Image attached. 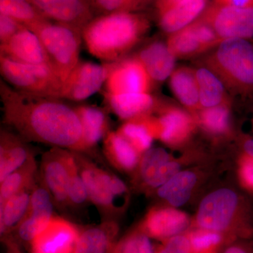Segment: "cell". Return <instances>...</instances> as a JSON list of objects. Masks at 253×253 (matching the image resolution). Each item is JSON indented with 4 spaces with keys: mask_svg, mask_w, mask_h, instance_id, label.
<instances>
[{
    "mask_svg": "<svg viewBox=\"0 0 253 253\" xmlns=\"http://www.w3.org/2000/svg\"><path fill=\"white\" fill-rule=\"evenodd\" d=\"M3 120L26 141L84 153L83 129L74 108L61 99L27 94L0 82Z\"/></svg>",
    "mask_w": 253,
    "mask_h": 253,
    "instance_id": "6da1fadb",
    "label": "cell"
},
{
    "mask_svg": "<svg viewBox=\"0 0 253 253\" xmlns=\"http://www.w3.org/2000/svg\"><path fill=\"white\" fill-rule=\"evenodd\" d=\"M149 28V22L131 11L100 15L82 31L89 54L104 63L123 59Z\"/></svg>",
    "mask_w": 253,
    "mask_h": 253,
    "instance_id": "7a4b0ae2",
    "label": "cell"
},
{
    "mask_svg": "<svg viewBox=\"0 0 253 253\" xmlns=\"http://www.w3.org/2000/svg\"><path fill=\"white\" fill-rule=\"evenodd\" d=\"M224 84L239 92L253 91V45L247 40H224L207 61Z\"/></svg>",
    "mask_w": 253,
    "mask_h": 253,
    "instance_id": "3957f363",
    "label": "cell"
},
{
    "mask_svg": "<svg viewBox=\"0 0 253 253\" xmlns=\"http://www.w3.org/2000/svg\"><path fill=\"white\" fill-rule=\"evenodd\" d=\"M73 152L90 203L111 220V217L118 215L126 208L129 199L127 187L117 176L98 167L83 153Z\"/></svg>",
    "mask_w": 253,
    "mask_h": 253,
    "instance_id": "277c9868",
    "label": "cell"
},
{
    "mask_svg": "<svg viewBox=\"0 0 253 253\" xmlns=\"http://www.w3.org/2000/svg\"><path fill=\"white\" fill-rule=\"evenodd\" d=\"M41 40L51 66L63 84L80 61L82 31L44 20L28 28Z\"/></svg>",
    "mask_w": 253,
    "mask_h": 253,
    "instance_id": "5b68a950",
    "label": "cell"
},
{
    "mask_svg": "<svg viewBox=\"0 0 253 253\" xmlns=\"http://www.w3.org/2000/svg\"><path fill=\"white\" fill-rule=\"evenodd\" d=\"M0 72L9 85L27 94L58 99L63 83L48 66L23 63L0 56Z\"/></svg>",
    "mask_w": 253,
    "mask_h": 253,
    "instance_id": "8992f818",
    "label": "cell"
},
{
    "mask_svg": "<svg viewBox=\"0 0 253 253\" xmlns=\"http://www.w3.org/2000/svg\"><path fill=\"white\" fill-rule=\"evenodd\" d=\"M241 204L234 191L221 189L208 195L200 205L196 222L200 229L220 233L241 216Z\"/></svg>",
    "mask_w": 253,
    "mask_h": 253,
    "instance_id": "52a82bcc",
    "label": "cell"
},
{
    "mask_svg": "<svg viewBox=\"0 0 253 253\" xmlns=\"http://www.w3.org/2000/svg\"><path fill=\"white\" fill-rule=\"evenodd\" d=\"M221 41L253 38V8H241L216 3L203 13Z\"/></svg>",
    "mask_w": 253,
    "mask_h": 253,
    "instance_id": "ba28073f",
    "label": "cell"
},
{
    "mask_svg": "<svg viewBox=\"0 0 253 253\" xmlns=\"http://www.w3.org/2000/svg\"><path fill=\"white\" fill-rule=\"evenodd\" d=\"M73 151L51 147L43 154L41 165V180L61 209L68 207V187Z\"/></svg>",
    "mask_w": 253,
    "mask_h": 253,
    "instance_id": "9c48e42d",
    "label": "cell"
},
{
    "mask_svg": "<svg viewBox=\"0 0 253 253\" xmlns=\"http://www.w3.org/2000/svg\"><path fill=\"white\" fill-rule=\"evenodd\" d=\"M111 63H96L80 60L63 83L58 99L81 101L99 91L106 83Z\"/></svg>",
    "mask_w": 253,
    "mask_h": 253,
    "instance_id": "30bf717a",
    "label": "cell"
},
{
    "mask_svg": "<svg viewBox=\"0 0 253 253\" xmlns=\"http://www.w3.org/2000/svg\"><path fill=\"white\" fill-rule=\"evenodd\" d=\"M153 82L136 56L111 63L105 83L106 94L150 93Z\"/></svg>",
    "mask_w": 253,
    "mask_h": 253,
    "instance_id": "8fae6325",
    "label": "cell"
},
{
    "mask_svg": "<svg viewBox=\"0 0 253 253\" xmlns=\"http://www.w3.org/2000/svg\"><path fill=\"white\" fill-rule=\"evenodd\" d=\"M221 42L213 28L200 18L171 34L167 44L176 58H188L217 46Z\"/></svg>",
    "mask_w": 253,
    "mask_h": 253,
    "instance_id": "7c38bea8",
    "label": "cell"
},
{
    "mask_svg": "<svg viewBox=\"0 0 253 253\" xmlns=\"http://www.w3.org/2000/svg\"><path fill=\"white\" fill-rule=\"evenodd\" d=\"M49 21L67 25L83 31L93 17L88 0H30Z\"/></svg>",
    "mask_w": 253,
    "mask_h": 253,
    "instance_id": "4fadbf2b",
    "label": "cell"
},
{
    "mask_svg": "<svg viewBox=\"0 0 253 253\" xmlns=\"http://www.w3.org/2000/svg\"><path fill=\"white\" fill-rule=\"evenodd\" d=\"M80 231L63 218L53 217L48 225L31 242L33 253H74Z\"/></svg>",
    "mask_w": 253,
    "mask_h": 253,
    "instance_id": "5bb4252c",
    "label": "cell"
},
{
    "mask_svg": "<svg viewBox=\"0 0 253 253\" xmlns=\"http://www.w3.org/2000/svg\"><path fill=\"white\" fill-rule=\"evenodd\" d=\"M0 56L18 62L51 68L49 56L41 40L28 28H23L9 41L0 44Z\"/></svg>",
    "mask_w": 253,
    "mask_h": 253,
    "instance_id": "9a60e30c",
    "label": "cell"
},
{
    "mask_svg": "<svg viewBox=\"0 0 253 253\" xmlns=\"http://www.w3.org/2000/svg\"><path fill=\"white\" fill-rule=\"evenodd\" d=\"M136 168L144 186L152 189L161 187L180 171L179 163L172 161L162 148H151L146 151Z\"/></svg>",
    "mask_w": 253,
    "mask_h": 253,
    "instance_id": "2e32d148",
    "label": "cell"
},
{
    "mask_svg": "<svg viewBox=\"0 0 253 253\" xmlns=\"http://www.w3.org/2000/svg\"><path fill=\"white\" fill-rule=\"evenodd\" d=\"M155 137L166 144H182L195 128V121L187 113L177 108L163 110L158 118L151 117Z\"/></svg>",
    "mask_w": 253,
    "mask_h": 253,
    "instance_id": "e0dca14e",
    "label": "cell"
},
{
    "mask_svg": "<svg viewBox=\"0 0 253 253\" xmlns=\"http://www.w3.org/2000/svg\"><path fill=\"white\" fill-rule=\"evenodd\" d=\"M185 213L173 208H154L143 221L142 231L158 239H169L179 235L189 226Z\"/></svg>",
    "mask_w": 253,
    "mask_h": 253,
    "instance_id": "ac0fdd59",
    "label": "cell"
},
{
    "mask_svg": "<svg viewBox=\"0 0 253 253\" xmlns=\"http://www.w3.org/2000/svg\"><path fill=\"white\" fill-rule=\"evenodd\" d=\"M104 99L110 111L126 121L150 116L156 105V99L150 93H104Z\"/></svg>",
    "mask_w": 253,
    "mask_h": 253,
    "instance_id": "d6986e66",
    "label": "cell"
},
{
    "mask_svg": "<svg viewBox=\"0 0 253 253\" xmlns=\"http://www.w3.org/2000/svg\"><path fill=\"white\" fill-rule=\"evenodd\" d=\"M136 56L142 63L153 83L166 81L174 71L175 56L168 44L161 42L150 43Z\"/></svg>",
    "mask_w": 253,
    "mask_h": 253,
    "instance_id": "ffe728a7",
    "label": "cell"
},
{
    "mask_svg": "<svg viewBox=\"0 0 253 253\" xmlns=\"http://www.w3.org/2000/svg\"><path fill=\"white\" fill-rule=\"evenodd\" d=\"M18 134L1 129L0 132V183L23 166L33 153Z\"/></svg>",
    "mask_w": 253,
    "mask_h": 253,
    "instance_id": "44dd1931",
    "label": "cell"
},
{
    "mask_svg": "<svg viewBox=\"0 0 253 253\" xmlns=\"http://www.w3.org/2000/svg\"><path fill=\"white\" fill-rule=\"evenodd\" d=\"M81 121L84 152L91 151L110 131L107 113L98 106L81 105L74 108Z\"/></svg>",
    "mask_w": 253,
    "mask_h": 253,
    "instance_id": "7402d4cb",
    "label": "cell"
},
{
    "mask_svg": "<svg viewBox=\"0 0 253 253\" xmlns=\"http://www.w3.org/2000/svg\"><path fill=\"white\" fill-rule=\"evenodd\" d=\"M104 153L113 167L123 172L137 168L142 155L117 131H109L104 136Z\"/></svg>",
    "mask_w": 253,
    "mask_h": 253,
    "instance_id": "603a6c76",
    "label": "cell"
},
{
    "mask_svg": "<svg viewBox=\"0 0 253 253\" xmlns=\"http://www.w3.org/2000/svg\"><path fill=\"white\" fill-rule=\"evenodd\" d=\"M207 0H184L163 11L159 16L160 27L172 34L194 22L204 12Z\"/></svg>",
    "mask_w": 253,
    "mask_h": 253,
    "instance_id": "cb8c5ba5",
    "label": "cell"
},
{
    "mask_svg": "<svg viewBox=\"0 0 253 253\" xmlns=\"http://www.w3.org/2000/svg\"><path fill=\"white\" fill-rule=\"evenodd\" d=\"M117 232V224L112 220L88 228L80 234L74 253H109Z\"/></svg>",
    "mask_w": 253,
    "mask_h": 253,
    "instance_id": "d4e9b609",
    "label": "cell"
},
{
    "mask_svg": "<svg viewBox=\"0 0 253 253\" xmlns=\"http://www.w3.org/2000/svg\"><path fill=\"white\" fill-rule=\"evenodd\" d=\"M169 84L178 100L191 111L201 110L196 73L191 68H176L169 77Z\"/></svg>",
    "mask_w": 253,
    "mask_h": 253,
    "instance_id": "484cf974",
    "label": "cell"
},
{
    "mask_svg": "<svg viewBox=\"0 0 253 253\" xmlns=\"http://www.w3.org/2000/svg\"><path fill=\"white\" fill-rule=\"evenodd\" d=\"M38 164L34 156H31L21 167L10 174L0 183V206H3L14 195L36 184Z\"/></svg>",
    "mask_w": 253,
    "mask_h": 253,
    "instance_id": "4316f807",
    "label": "cell"
},
{
    "mask_svg": "<svg viewBox=\"0 0 253 253\" xmlns=\"http://www.w3.org/2000/svg\"><path fill=\"white\" fill-rule=\"evenodd\" d=\"M196 183V176L190 171H179L158 188V194L174 207H180L189 201Z\"/></svg>",
    "mask_w": 253,
    "mask_h": 253,
    "instance_id": "83f0119b",
    "label": "cell"
},
{
    "mask_svg": "<svg viewBox=\"0 0 253 253\" xmlns=\"http://www.w3.org/2000/svg\"><path fill=\"white\" fill-rule=\"evenodd\" d=\"M199 86L201 109L213 107L225 103L224 83L208 68H201L195 71Z\"/></svg>",
    "mask_w": 253,
    "mask_h": 253,
    "instance_id": "f1b7e54d",
    "label": "cell"
},
{
    "mask_svg": "<svg viewBox=\"0 0 253 253\" xmlns=\"http://www.w3.org/2000/svg\"><path fill=\"white\" fill-rule=\"evenodd\" d=\"M36 184L14 195L3 206H0L1 234L17 228L23 220L29 208L32 191Z\"/></svg>",
    "mask_w": 253,
    "mask_h": 253,
    "instance_id": "f546056e",
    "label": "cell"
},
{
    "mask_svg": "<svg viewBox=\"0 0 253 253\" xmlns=\"http://www.w3.org/2000/svg\"><path fill=\"white\" fill-rule=\"evenodd\" d=\"M117 131L141 155L151 149L155 139L150 116L126 121Z\"/></svg>",
    "mask_w": 253,
    "mask_h": 253,
    "instance_id": "4dcf8cb0",
    "label": "cell"
},
{
    "mask_svg": "<svg viewBox=\"0 0 253 253\" xmlns=\"http://www.w3.org/2000/svg\"><path fill=\"white\" fill-rule=\"evenodd\" d=\"M0 14L14 18L26 28L48 20L30 0H0Z\"/></svg>",
    "mask_w": 253,
    "mask_h": 253,
    "instance_id": "1f68e13d",
    "label": "cell"
},
{
    "mask_svg": "<svg viewBox=\"0 0 253 253\" xmlns=\"http://www.w3.org/2000/svg\"><path fill=\"white\" fill-rule=\"evenodd\" d=\"M198 121L208 132L221 135L229 130V111L224 103L213 107L201 109L198 114Z\"/></svg>",
    "mask_w": 253,
    "mask_h": 253,
    "instance_id": "d6a6232c",
    "label": "cell"
},
{
    "mask_svg": "<svg viewBox=\"0 0 253 253\" xmlns=\"http://www.w3.org/2000/svg\"><path fill=\"white\" fill-rule=\"evenodd\" d=\"M53 217V214L49 213L28 209L17 227L18 236L23 241L32 242L45 229Z\"/></svg>",
    "mask_w": 253,
    "mask_h": 253,
    "instance_id": "836d02e7",
    "label": "cell"
},
{
    "mask_svg": "<svg viewBox=\"0 0 253 253\" xmlns=\"http://www.w3.org/2000/svg\"><path fill=\"white\" fill-rule=\"evenodd\" d=\"M68 207L75 208L83 207L88 203H90L87 190L80 173L74 154L71 164L68 187Z\"/></svg>",
    "mask_w": 253,
    "mask_h": 253,
    "instance_id": "e575fe53",
    "label": "cell"
},
{
    "mask_svg": "<svg viewBox=\"0 0 253 253\" xmlns=\"http://www.w3.org/2000/svg\"><path fill=\"white\" fill-rule=\"evenodd\" d=\"M194 253H213L221 242L220 233L200 229L187 236Z\"/></svg>",
    "mask_w": 253,
    "mask_h": 253,
    "instance_id": "d590c367",
    "label": "cell"
},
{
    "mask_svg": "<svg viewBox=\"0 0 253 253\" xmlns=\"http://www.w3.org/2000/svg\"><path fill=\"white\" fill-rule=\"evenodd\" d=\"M113 253H154L149 236L144 232L129 234L121 241Z\"/></svg>",
    "mask_w": 253,
    "mask_h": 253,
    "instance_id": "8d00e7d4",
    "label": "cell"
},
{
    "mask_svg": "<svg viewBox=\"0 0 253 253\" xmlns=\"http://www.w3.org/2000/svg\"><path fill=\"white\" fill-rule=\"evenodd\" d=\"M92 11L101 15L131 11L140 3V0H89Z\"/></svg>",
    "mask_w": 253,
    "mask_h": 253,
    "instance_id": "74e56055",
    "label": "cell"
},
{
    "mask_svg": "<svg viewBox=\"0 0 253 253\" xmlns=\"http://www.w3.org/2000/svg\"><path fill=\"white\" fill-rule=\"evenodd\" d=\"M156 253H194L187 236L177 235L168 239Z\"/></svg>",
    "mask_w": 253,
    "mask_h": 253,
    "instance_id": "f35d334b",
    "label": "cell"
},
{
    "mask_svg": "<svg viewBox=\"0 0 253 253\" xmlns=\"http://www.w3.org/2000/svg\"><path fill=\"white\" fill-rule=\"evenodd\" d=\"M240 181L244 188L253 192V156L245 154L239 162Z\"/></svg>",
    "mask_w": 253,
    "mask_h": 253,
    "instance_id": "ab89813d",
    "label": "cell"
},
{
    "mask_svg": "<svg viewBox=\"0 0 253 253\" xmlns=\"http://www.w3.org/2000/svg\"><path fill=\"white\" fill-rule=\"evenodd\" d=\"M25 28L24 25L14 18L0 14V44L6 42Z\"/></svg>",
    "mask_w": 253,
    "mask_h": 253,
    "instance_id": "60d3db41",
    "label": "cell"
},
{
    "mask_svg": "<svg viewBox=\"0 0 253 253\" xmlns=\"http://www.w3.org/2000/svg\"><path fill=\"white\" fill-rule=\"evenodd\" d=\"M216 3L241 8H253V0H216Z\"/></svg>",
    "mask_w": 253,
    "mask_h": 253,
    "instance_id": "b9f144b4",
    "label": "cell"
},
{
    "mask_svg": "<svg viewBox=\"0 0 253 253\" xmlns=\"http://www.w3.org/2000/svg\"><path fill=\"white\" fill-rule=\"evenodd\" d=\"M184 0H157L156 1V9L158 10V14L166 11L169 8L175 6Z\"/></svg>",
    "mask_w": 253,
    "mask_h": 253,
    "instance_id": "7bdbcfd3",
    "label": "cell"
},
{
    "mask_svg": "<svg viewBox=\"0 0 253 253\" xmlns=\"http://www.w3.org/2000/svg\"><path fill=\"white\" fill-rule=\"evenodd\" d=\"M224 253H253V246L250 244L236 245L226 249Z\"/></svg>",
    "mask_w": 253,
    "mask_h": 253,
    "instance_id": "ee69618b",
    "label": "cell"
},
{
    "mask_svg": "<svg viewBox=\"0 0 253 253\" xmlns=\"http://www.w3.org/2000/svg\"><path fill=\"white\" fill-rule=\"evenodd\" d=\"M244 149L245 153H246V154H249L250 155V156H253V139H247V140L245 141L244 145Z\"/></svg>",
    "mask_w": 253,
    "mask_h": 253,
    "instance_id": "f6af8a7d",
    "label": "cell"
},
{
    "mask_svg": "<svg viewBox=\"0 0 253 253\" xmlns=\"http://www.w3.org/2000/svg\"><path fill=\"white\" fill-rule=\"evenodd\" d=\"M146 1V0H140V1Z\"/></svg>",
    "mask_w": 253,
    "mask_h": 253,
    "instance_id": "bcb514c9",
    "label": "cell"
},
{
    "mask_svg": "<svg viewBox=\"0 0 253 253\" xmlns=\"http://www.w3.org/2000/svg\"><path fill=\"white\" fill-rule=\"evenodd\" d=\"M88 1H89V0H88Z\"/></svg>",
    "mask_w": 253,
    "mask_h": 253,
    "instance_id": "7dc6e473",
    "label": "cell"
}]
</instances>
